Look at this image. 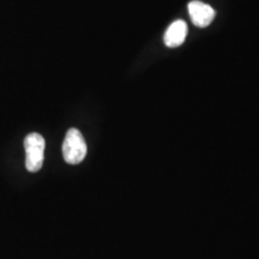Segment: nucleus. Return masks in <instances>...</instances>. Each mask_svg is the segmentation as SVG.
Segmentation results:
<instances>
[{"mask_svg": "<svg viewBox=\"0 0 259 259\" xmlns=\"http://www.w3.org/2000/svg\"><path fill=\"white\" fill-rule=\"evenodd\" d=\"M46 142L40 134L32 132L24 139L25 167L30 173H36L44 166Z\"/></svg>", "mask_w": 259, "mask_h": 259, "instance_id": "f257e3e1", "label": "nucleus"}, {"mask_svg": "<svg viewBox=\"0 0 259 259\" xmlns=\"http://www.w3.org/2000/svg\"><path fill=\"white\" fill-rule=\"evenodd\" d=\"M85 139L80 134L79 130L70 128L65 136L63 143V156L64 160L70 164H78L87 156Z\"/></svg>", "mask_w": 259, "mask_h": 259, "instance_id": "f03ea898", "label": "nucleus"}, {"mask_svg": "<svg viewBox=\"0 0 259 259\" xmlns=\"http://www.w3.org/2000/svg\"><path fill=\"white\" fill-rule=\"evenodd\" d=\"M189 14L192 23L199 28L208 27L215 18V10L199 0H193L190 3Z\"/></svg>", "mask_w": 259, "mask_h": 259, "instance_id": "7ed1b4c3", "label": "nucleus"}, {"mask_svg": "<svg viewBox=\"0 0 259 259\" xmlns=\"http://www.w3.org/2000/svg\"><path fill=\"white\" fill-rule=\"evenodd\" d=\"M187 35V24L185 21H181V19H178V21L173 22L169 27H168L167 31L164 32V44L167 45L168 47L174 48L179 47L180 45L184 44Z\"/></svg>", "mask_w": 259, "mask_h": 259, "instance_id": "20e7f679", "label": "nucleus"}]
</instances>
